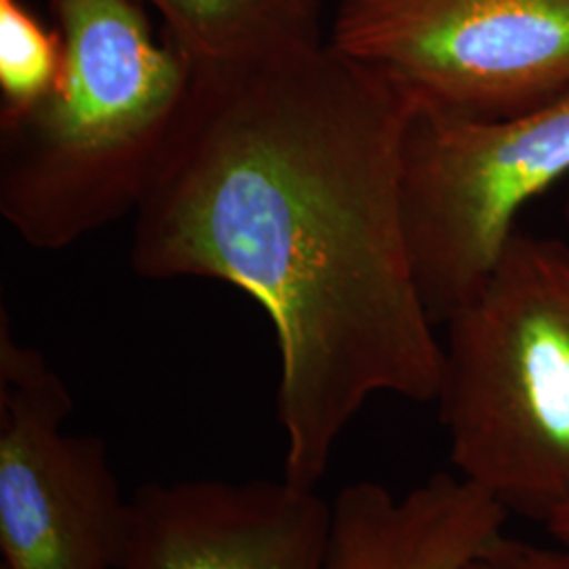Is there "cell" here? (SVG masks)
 <instances>
[{"instance_id": "3", "label": "cell", "mask_w": 569, "mask_h": 569, "mask_svg": "<svg viewBox=\"0 0 569 569\" xmlns=\"http://www.w3.org/2000/svg\"><path fill=\"white\" fill-rule=\"evenodd\" d=\"M446 326L435 401L449 460L545 523L569 507V244L517 230Z\"/></svg>"}, {"instance_id": "13", "label": "cell", "mask_w": 569, "mask_h": 569, "mask_svg": "<svg viewBox=\"0 0 569 569\" xmlns=\"http://www.w3.org/2000/svg\"><path fill=\"white\" fill-rule=\"evenodd\" d=\"M566 220H568V224H569V203L566 204Z\"/></svg>"}, {"instance_id": "6", "label": "cell", "mask_w": 569, "mask_h": 569, "mask_svg": "<svg viewBox=\"0 0 569 569\" xmlns=\"http://www.w3.org/2000/svg\"><path fill=\"white\" fill-rule=\"evenodd\" d=\"M72 399L0 317V569H117L131 523L102 439L66 430Z\"/></svg>"}, {"instance_id": "7", "label": "cell", "mask_w": 569, "mask_h": 569, "mask_svg": "<svg viewBox=\"0 0 569 569\" xmlns=\"http://www.w3.org/2000/svg\"><path fill=\"white\" fill-rule=\"evenodd\" d=\"M331 502L287 479L146 483L117 569H319Z\"/></svg>"}, {"instance_id": "5", "label": "cell", "mask_w": 569, "mask_h": 569, "mask_svg": "<svg viewBox=\"0 0 569 569\" xmlns=\"http://www.w3.org/2000/svg\"><path fill=\"white\" fill-rule=\"evenodd\" d=\"M329 42L449 117L502 119L569 91V0H340Z\"/></svg>"}, {"instance_id": "11", "label": "cell", "mask_w": 569, "mask_h": 569, "mask_svg": "<svg viewBox=\"0 0 569 569\" xmlns=\"http://www.w3.org/2000/svg\"><path fill=\"white\" fill-rule=\"evenodd\" d=\"M460 569H569V550L519 542L505 533Z\"/></svg>"}, {"instance_id": "12", "label": "cell", "mask_w": 569, "mask_h": 569, "mask_svg": "<svg viewBox=\"0 0 569 569\" xmlns=\"http://www.w3.org/2000/svg\"><path fill=\"white\" fill-rule=\"evenodd\" d=\"M545 526L549 529L552 540L569 550V507L552 512L549 519L545 521Z\"/></svg>"}, {"instance_id": "8", "label": "cell", "mask_w": 569, "mask_h": 569, "mask_svg": "<svg viewBox=\"0 0 569 569\" xmlns=\"http://www.w3.org/2000/svg\"><path fill=\"white\" fill-rule=\"evenodd\" d=\"M509 517L458 472H437L403 496L357 481L331 500L319 569H460L505 536Z\"/></svg>"}, {"instance_id": "2", "label": "cell", "mask_w": 569, "mask_h": 569, "mask_svg": "<svg viewBox=\"0 0 569 569\" xmlns=\"http://www.w3.org/2000/svg\"><path fill=\"white\" fill-rule=\"evenodd\" d=\"M51 2L60 84L28 117L0 124V213L42 251L138 209L194 84V61L154 39L140 0Z\"/></svg>"}, {"instance_id": "4", "label": "cell", "mask_w": 569, "mask_h": 569, "mask_svg": "<svg viewBox=\"0 0 569 569\" xmlns=\"http://www.w3.org/2000/svg\"><path fill=\"white\" fill-rule=\"evenodd\" d=\"M569 176V91L475 121L413 112L401 157L407 243L435 326L488 281L526 204Z\"/></svg>"}, {"instance_id": "10", "label": "cell", "mask_w": 569, "mask_h": 569, "mask_svg": "<svg viewBox=\"0 0 569 569\" xmlns=\"http://www.w3.org/2000/svg\"><path fill=\"white\" fill-rule=\"evenodd\" d=\"M63 44L21 0H0V124L37 110L61 81Z\"/></svg>"}, {"instance_id": "1", "label": "cell", "mask_w": 569, "mask_h": 569, "mask_svg": "<svg viewBox=\"0 0 569 569\" xmlns=\"http://www.w3.org/2000/svg\"><path fill=\"white\" fill-rule=\"evenodd\" d=\"M416 103L319 42L194 63L163 163L136 209L146 279L234 284L264 308L281 359L283 477L317 489L380 392L437 399L443 345L416 283L401 157Z\"/></svg>"}, {"instance_id": "9", "label": "cell", "mask_w": 569, "mask_h": 569, "mask_svg": "<svg viewBox=\"0 0 569 569\" xmlns=\"http://www.w3.org/2000/svg\"><path fill=\"white\" fill-rule=\"evenodd\" d=\"M194 63L258 60L321 39L326 0H140Z\"/></svg>"}]
</instances>
